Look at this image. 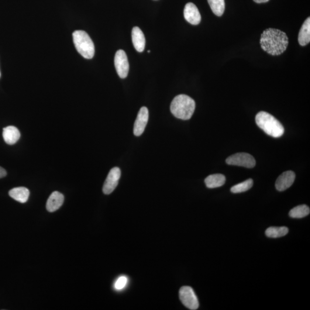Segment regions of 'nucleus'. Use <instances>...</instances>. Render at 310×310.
Instances as JSON below:
<instances>
[{"mask_svg": "<svg viewBox=\"0 0 310 310\" xmlns=\"http://www.w3.org/2000/svg\"><path fill=\"white\" fill-rule=\"evenodd\" d=\"M288 229L287 227H270L265 230V235L269 238L277 239L287 235L288 233Z\"/></svg>", "mask_w": 310, "mask_h": 310, "instance_id": "18", "label": "nucleus"}, {"mask_svg": "<svg viewBox=\"0 0 310 310\" xmlns=\"http://www.w3.org/2000/svg\"><path fill=\"white\" fill-rule=\"evenodd\" d=\"M184 17L186 21L192 25H198L201 21V14L197 7L192 2H188L186 5Z\"/></svg>", "mask_w": 310, "mask_h": 310, "instance_id": "11", "label": "nucleus"}, {"mask_svg": "<svg viewBox=\"0 0 310 310\" xmlns=\"http://www.w3.org/2000/svg\"><path fill=\"white\" fill-rule=\"evenodd\" d=\"M6 175V171L5 169L0 167V178L5 177Z\"/></svg>", "mask_w": 310, "mask_h": 310, "instance_id": "23", "label": "nucleus"}, {"mask_svg": "<svg viewBox=\"0 0 310 310\" xmlns=\"http://www.w3.org/2000/svg\"><path fill=\"white\" fill-rule=\"evenodd\" d=\"M76 49L85 59H92L95 54L94 43L89 34L84 31H75L72 33Z\"/></svg>", "mask_w": 310, "mask_h": 310, "instance_id": "4", "label": "nucleus"}, {"mask_svg": "<svg viewBox=\"0 0 310 310\" xmlns=\"http://www.w3.org/2000/svg\"><path fill=\"white\" fill-rule=\"evenodd\" d=\"M226 178L222 174H216L210 175L205 179L206 187L209 188H215L221 187L225 184Z\"/></svg>", "mask_w": 310, "mask_h": 310, "instance_id": "16", "label": "nucleus"}, {"mask_svg": "<svg viewBox=\"0 0 310 310\" xmlns=\"http://www.w3.org/2000/svg\"><path fill=\"white\" fill-rule=\"evenodd\" d=\"M226 163L248 168H253L256 165V160L251 155L247 153H237L227 158Z\"/></svg>", "mask_w": 310, "mask_h": 310, "instance_id": "6", "label": "nucleus"}, {"mask_svg": "<svg viewBox=\"0 0 310 310\" xmlns=\"http://www.w3.org/2000/svg\"><path fill=\"white\" fill-rule=\"evenodd\" d=\"M253 185V181L252 179H247L246 181L233 186V187L231 188L230 191L232 193H234V194L246 192L249 190V189L252 187Z\"/></svg>", "mask_w": 310, "mask_h": 310, "instance_id": "21", "label": "nucleus"}, {"mask_svg": "<svg viewBox=\"0 0 310 310\" xmlns=\"http://www.w3.org/2000/svg\"><path fill=\"white\" fill-rule=\"evenodd\" d=\"M195 109L194 100L185 94L178 95L172 100L171 112L175 117L183 120L190 119Z\"/></svg>", "mask_w": 310, "mask_h": 310, "instance_id": "2", "label": "nucleus"}, {"mask_svg": "<svg viewBox=\"0 0 310 310\" xmlns=\"http://www.w3.org/2000/svg\"><path fill=\"white\" fill-rule=\"evenodd\" d=\"M0 77H1V72H0Z\"/></svg>", "mask_w": 310, "mask_h": 310, "instance_id": "25", "label": "nucleus"}, {"mask_svg": "<svg viewBox=\"0 0 310 310\" xmlns=\"http://www.w3.org/2000/svg\"><path fill=\"white\" fill-rule=\"evenodd\" d=\"M289 41L287 34L274 29L265 30L261 34L260 44L263 50L272 55H279L287 50Z\"/></svg>", "mask_w": 310, "mask_h": 310, "instance_id": "1", "label": "nucleus"}, {"mask_svg": "<svg viewBox=\"0 0 310 310\" xmlns=\"http://www.w3.org/2000/svg\"><path fill=\"white\" fill-rule=\"evenodd\" d=\"M29 189L24 187H16L10 189L9 195L13 199L20 203H26L30 196Z\"/></svg>", "mask_w": 310, "mask_h": 310, "instance_id": "15", "label": "nucleus"}, {"mask_svg": "<svg viewBox=\"0 0 310 310\" xmlns=\"http://www.w3.org/2000/svg\"><path fill=\"white\" fill-rule=\"evenodd\" d=\"M127 282V278L125 276H122L117 279L115 284V288L117 290H121L125 287Z\"/></svg>", "mask_w": 310, "mask_h": 310, "instance_id": "22", "label": "nucleus"}, {"mask_svg": "<svg viewBox=\"0 0 310 310\" xmlns=\"http://www.w3.org/2000/svg\"><path fill=\"white\" fill-rule=\"evenodd\" d=\"M298 41L302 46H306L310 41V18L308 17L303 24L299 33Z\"/></svg>", "mask_w": 310, "mask_h": 310, "instance_id": "17", "label": "nucleus"}, {"mask_svg": "<svg viewBox=\"0 0 310 310\" xmlns=\"http://www.w3.org/2000/svg\"><path fill=\"white\" fill-rule=\"evenodd\" d=\"M132 39L134 48L139 53H142L146 46V39L139 27H134L132 29Z\"/></svg>", "mask_w": 310, "mask_h": 310, "instance_id": "13", "label": "nucleus"}, {"mask_svg": "<svg viewBox=\"0 0 310 310\" xmlns=\"http://www.w3.org/2000/svg\"><path fill=\"white\" fill-rule=\"evenodd\" d=\"M121 177V170L118 167L111 169L107 177L103 186V192L105 194L109 195L115 190Z\"/></svg>", "mask_w": 310, "mask_h": 310, "instance_id": "8", "label": "nucleus"}, {"mask_svg": "<svg viewBox=\"0 0 310 310\" xmlns=\"http://www.w3.org/2000/svg\"><path fill=\"white\" fill-rule=\"evenodd\" d=\"M310 209L306 205H299L290 210L289 216L293 218H302L310 215Z\"/></svg>", "mask_w": 310, "mask_h": 310, "instance_id": "19", "label": "nucleus"}, {"mask_svg": "<svg viewBox=\"0 0 310 310\" xmlns=\"http://www.w3.org/2000/svg\"><path fill=\"white\" fill-rule=\"evenodd\" d=\"M64 195L58 191H54L48 198L46 204V208L49 212L57 211L63 205Z\"/></svg>", "mask_w": 310, "mask_h": 310, "instance_id": "12", "label": "nucleus"}, {"mask_svg": "<svg viewBox=\"0 0 310 310\" xmlns=\"http://www.w3.org/2000/svg\"><path fill=\"white\" fill-rule=\"evenodd\" d=\"M256 123L257 126L269 136L278 138L283 135V126L275 117L267 112L258 113L256 116Z\"/></svg>", "mask_w": 310, "mask_h": 310, "instance_id": "3", "label": "nucleus"}, {"mask_svg": "<svg viewBox=\"0 0 310 310\" xmlns=\"http://www.w3.org/2000/svg\"><path fill=\"white\" fill-rule=\"evenodd\" d=\"M253 1L255 2L260 3L267 2L269 1H270V0H253Z\"/></svg>", "mask_w": 310, "mask_h": 310, "instance_id": "24", "label": "nucleus"}, {"mask_svg": "<svg viewBox=\"0 0 310 310\" xmlns=\"http://www.w3.org/2000/svg\"><path fill=\"white\" fill-rule=\"evenodd\" d=\"M295 179V174L292 171L283 172L279 176L276 181V188L279 191H283L290 187L294 184Z\"/></svg>", "mask_w": 310, "mask_h": 310, "instance_id": "10", "label": "nucleus"}, {"mask_svg": "<svg viewBox=\"0 0 310 310\" xmlns=\"http://www.w3.org/2000/svg\"><path fill=\"white\" fill-rule=\"evenodd\" d=\"M2 136L6 144L13 145L19 140L20 133L16 127L9 126L3 128Z\"/></svg>", "mask_w": 310, "mask_h": 310, "instance_id": "14", "label": "nucleus"}, {"mask_svg": "<svg viewBox=\"0 0 310 310\" xmlns=\"http://www.w3.org/2000/svg\"><path fill=\"white\" fill-rule=\"evenodd\" d=\"M179 298L185 306L191 310H197L199 302L193 289L188 286H184L179 290Z\"/></svg>", "mask_w": 310, "mask_h": 310, "instance_id": "5", "label": "nucleus"}, {"mask_svg": "<svg viewBox=\"0 0 310 310\" xmlns=\"http://www.w3.org/2000/svg\"><path fill=\"white\" fill-rule=\"evenodd\" d=\"M115 65L117 74L121 78H125L128 74L129 65L125 51H117L115 57Z\"/></svg>", "mask_w": 310, "mask_h": 310, "instance_id": "7", "label": "nucleus"}, {"mask_svg": "<svg viewBox=\"0 0 310 310\" xmlns=\"http://www.w3.org/2000/svg\"><path fill=\"white\" fill-rule=\"evenodd\" d=\"M148 119H149V112L146 107H142L140 110L134 124L133 133L136 136H140L144 132L147 126Z\"/></svg>", "mask_w": 310, "mask_h": 310, "instance_id": "9", "label": "nucleus"}, {"mask_svg": "<svg viewBox=\"0 0 310 310\" xmlns=\"http://www.w3.org/2000/svg\"><path fill=\"white\" fill-rule=\"evenodd\" d=\"M210 8L217 16H221L225 8V0H208Z\"/></svg>", "mask_w": 310, "mask_h": 310, "instance_id": "20", "label": "nucleus"}]
</instances>
